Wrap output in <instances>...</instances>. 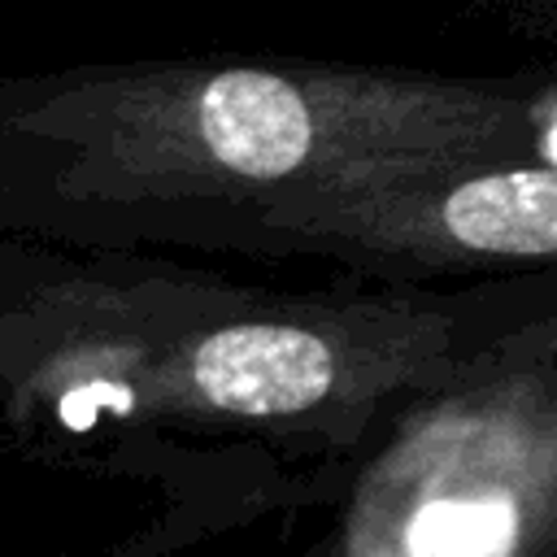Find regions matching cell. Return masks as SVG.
<instances>
[{"label":"cell","mask_w":557,"mask_h":557,"mask_svg":"<svg viewBox=\"0 0 557 557\" xmlns=\"http://www.w3.org/2000/svg\"><path fill=\"white\" fill-rule=\"evenodd\" d=\"M209 405L235 413H296L331 392V348L296 326H231L209 335L191 361Z\"/></svg>","instance_id":"1"},{"label":"cell","mask_w":557,"mask_h":557,"mask_svg":"<svg viewBox=\"0 0 557 557\" xmlns=\"http://www.w3.org/2000/svg\"><path fill=\"white\" fill-rule=\"evenodd\" d=\"M200 131L213 157L248 178L292 174L313 144V117L300 91L265 70L218 74L200 96Z\"/></svg>","instance_id":"2"},{"label":"cell","mask_w":557,"mask_h":557,"mask_svg":"<svg viewBox=\"0 0 557 557\" xmlns=\"http://www.w3.org/2000/svg\"><path fill=\"white\" fill-rule=\"evenodd\" d=\"M440 226L483 257H557V165L457 183L440 205Z\"/></svg>","instance_id":"3"},{"label":"cell","mask_w":557,"mask_h":557,"mask_svg":"<svg viewBox=\"0 0 557 557\" xmlns=\"http://www.w3.org/2000/svg\"><path fill=\"white\" fill-rule=\"evenodd\" d=\"M527 527V487L479 479L426 496L405 522V557H513Z\"/></svg>","instance_id":"4"},{"label":"cell","mask_w":557,"mask_h":557,"mask_svg":"<svg viewBox=\"0 0 557 557\" xmlns=\"http://www.w3.org/2000/svg\"><path fill=\"white\" fill-rule=\"evenodd\" d=\"M100 405H113L117 413H126L131 409V387H122V383H83L61 400V422L70 431H87L96 422Z\"/></svg>","instance_id":"5"},{"label":"cell","mask_w":557,"mask_h":557,"mask_svg":"<svg viewBox=\"0 0 557 557\" xmlns=\"http://www.w3.org/2000/svg\"><path fill=\"white\" fill-rule=\"evenodd\" d=\"M540 148H544V165H557V109L540 131Z\"/></svg>","instance_id":"6"}]
</instances>
